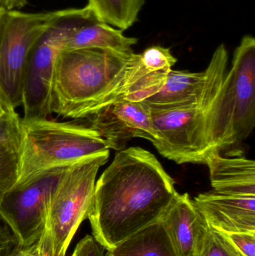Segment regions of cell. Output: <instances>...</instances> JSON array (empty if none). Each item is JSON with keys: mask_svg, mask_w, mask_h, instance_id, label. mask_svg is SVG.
Listing matches in <instances>:
<instances>
[{"mask_svg": "<svg viewBox=\"0 0 255 256\" xmlns=\"http://www.w3.org/2000/svg\"><path fill=\"white\" fill-rule=\"evenodd\" d=\"M144 3L145 0H88L86 6L103 22L124 31L137 21Z\"/></svg>", "mask_w": 255, "mask_h": 256, "instance_id": "cell-18", "label": "cell"}, {"mask_svg": "<svg viewBox=\"0 0 255 256\" xmlns=\"http://www.w3.org/2000/svg\"><path fill=\"white\" fill-rule=\"evenodd\" d=\"M178 192L151 152H118L96 182L88 214L94 238L106 250L160 221Z\"/></svg>", "mask_w": 255, "mask_h": 256, "instance_id": "cell-1", "label": "cell"}, {"mask_svg": "<svg viewBox=\"0 0 255 256\" xmlns=\"http://www.w3.org/2000/svg\"><path fill=\"white\" fill-rule=\"evenodd\" d=\"M28 0H0V7L7 10L20 9L26 6Z\"/></svg>", "mask_w": 255, "mask_h": 256, "instance_id": "cell-25", "label": "cell"}, {"mask_svg": "<svg viewBox=\"0 0 255 256\" xmlns=\"http://www.w3.org/2000/svg\"><path fill=\"white\" fill-rule=\"evenodd\" d=\"M107 251V256H178L160 221Z\"/></svg>", "mask_w": 255, "mask_h": 256, "instance_id": "cell-17", "label": "cell"}, {"mask_svg": "<svg viewBox=\"0 0 255 256\" xmlns=\"http://www.w3.org/2000/svg\"><path fill=\"white\" fill-rule=\"evenodd\" d=\"M7 108H6L5 104H4V102H2L1 98H0V116L4 112L7 111Z\"/></svg>", "mask_w": 255, "mask_h": 256, "instance_id": "cell-28", "label": "cell"}, {"mask_svg": "<svg viewBox=\"0 0 255 256\" xmlns=\"http://www.w3.org/2000/svg\"><path fill=\"white\" fill-rule=\"evenodd\" d=\"M86 120L101 136L109 149L121 150L133 138H143L151 142L157 138L151 110L143 102L116 100Z\"/></svg>", "mask_w": 255, "mask_h": 256, "instance_id": "cell-11", "label": "cell"}, {"mask_svg": "<svg viewBox=\"0 0 255 256\" xmlns=\"http://www.w3.org/2000/svg\"><path fill=\"white\" fill-rule=\"evenodd\" d=\"M18 178L22 188L55 168L109 150L91 126L47 118H21Z\"/></svg>", "mask_w": 255, "mask_h": 256, "instance_id": "cell-3", "label": "cell"}, {"mask_svg": "<svg viewBox=\"0 0 255 256\" xmlns=\"http://www.w3.org/2000/svg\"><path fill=\"white\" fill-rule=\"evenodd\" d=\"M109 150L70 166L60 179L46 212L44 230L37 242L42 256H66L69 245L91 209L96 178Z\"/></svg>", "mask_w": 255, "mask_h": 256, "instance_id": "cell-5", "label": "cell"}, {"mask_svg": "<svg viewBox=\"0 0 255 256\" xmlns=\"http://www.w3.org/2000/svg\"><path fill=\"white\" fill-rule=\"evenodd\" d=\"M176 62L170 49L161 46L147 48L142 54L133 52L100 100L96 112L116 100L142 102L154 96L163 87L168 73Z\"/></svg>", "mask_w": 255, "mask_h": 256, "instance_id": "cell-9", "label": "cell"}, {"mask_svg": "<svg viewBox=\"0 0 255 256\" xmlns=\"http://www.w3.org/2000/svg\"><path fill=\"white\" fill-rule=\"evenodd\" d=\"M123 32L99 19L89 9L87 16L69 34L64 50H101L129 57L138 40L127 37Z\"/></svg>", "mask_w": 255, "mask_h": 256, "instance_id": "cell-14", "label": "cell"}, {"mask_svg": "<svg viewBox=\"0 0 255 256\" xmlns=\"http://www.w3.org/2000/svg\"><path fill=\"white\" fill-rule=\"evenodd\" d=\"M17 246V242L8 227L0 222V256H10Z\"/></svg>", "mask_w": 255, "mask_h": 256, "instance_id": "cell-24", "label": "cell"}, {"mask_svg": "<svg viewBox=\"0 0 255 256\" xmlns=\"http://www.w3.org/2000/svg\"><path fill=\"white\" fill-rule=\"evenodd\" d=\"M195 204L211 228L222 233H255V196L199 194Z\"/></svg>", "mask_w": 255, "mask_h": 256, "instance_id": "cell-12", "label": "cell"}, {"mask_svg": "<svg viewBox=\"0 0 255 256\" xmlns=\"http://www.w3.org/2000/svg\"><path fill=\"white\" fill-rule=\"evenodd\" d=\"M34 245L28 248H20L17 246L9 256H28L32 250Z\"/></svg>", "mask_w": 255, "mask_h": 256, "instance_id": "cell-26", "label": "cell"}, {"mask_svg": "<svg viewBox=\"0 0 255 256\" xmlns=\"http://www.w3.org/2000/svg\"><path fill=\"white\" fill-rule=\"evenodd\" d=\"M229 54L223 44L205 70V82L193 102L164 110H151L160 154L178 164H203L215 150L234 146L221 111Z\"/></svg>", "mask_w": 255, "mask_h": 256, "instance_id": "cell-2", "label": "cell"}, {"mask_svg": "<svg viewBox=\"0 0 255 256\" xmlns=\"http://www.w3.org/2000/svg\"><path fill=\"white\" fill-rule=\"evenodd\" d=\"M205 72L193 73L171 70L158 92L144 100L151 110H164L193 102L205 82Z\"/></svg>", "mask_w": 255, "mask_h": 256, "instance_id": "cell-16", "label": "cell"}, {"mask_svg": "<svg viewBox=\"0 0 255 256\" xmlns=\"http://www.w3.org/2000/svg\"><path fill=\"white\" fill-rule=\"evenodd\" d=\"M130 57L101 50L61 51L52 76V114L74 120L92 116Z\"/></svg>", "mask_w": 255, "mask_h": 256, "instance_id": "cell-4", "label": "cell"}, {"mask_svg": "<svg viewBox=\"0 0 255 256\" xmlns=\"http://www.w3.org/2000/svg\"><path fill=\"white\" fill-rule=\"evenodd\" d=\"M224 234L245 256H255V233L239 232Z\"/></svg>", "mask_w": 255, "mask_h": 256, "instance_id": "cell-22", "label": "cell"}, {"mask_svg": "<svg viewBox=\"0 0 255 256\" xmlns=\"http://www.w3.org/2000/svg\"><path fill=\"white\" fill-rule=\"evenodd\" d=\"M3 10H4V8H3L0 7V19H1V14H2Z\"/></svg>", "mask_w": 255, "mask_h": 256, "instance_id": "cell-29", "label": "cell"}, {"mask_svg": "<svg viewBox=\"0 0 255 256\" xmlns=\"http://www.w3.org/2000/svg\"><path fill=\"white\" fill-rule=\"evenodd\" d=\"M196 256H245L228 238L209 226Z\"/></svg>", "mask_w": 255, "mask_h": 256, "instance_id": "cell-20", "label": "cell"}, {"mask_svg": "<svg viewBox=\"0 0 255 256\" xmlns=\"http://www.w3.org/2000/svg\"><path fill=\"white\" fill-rule=\"evenodd\" d=\"M68 167L51 170L29 184L12 188L0 202V219L7 224L19 248H30L40 240L49 202Z\"/></svg>", "mask_w": 255, "mask_h": 256, "instance_id": "cell-8", "label": "cell"}, {"mask_svg": "<svg viewBox=\"0 0 255 256\" xmlns=\"http://www.w3.org/2000/svg\"><path fill=\"white\" fill-rule=\"evenodd\" d=\"M19 144L13 142H0V202L13 188L18 178Z\"/></svg>", "mask_w": 255, "mask_h": 256, "instance_id": "cell-19", "label": "cell"}, {"mask_svg": "<svg viewBox=\"0 0 255 256\" xmlns=\"http://www.w3.org/2000/svg\"><path fill=\"white\" fill-rule=\"evenodd\" d=\"M105 250L94 236L88 234L77 244L71 256H106Z\"/></svg>", "mask_w": 255, "mask_h": 256, "instance_id": "cell-23", "label": "cell"}, {"mask_svg": "<svg viewBox=\"0 0 255 256\" xmlns=\"http://www.w3.org/2000/svg\"><path fill=\"white\" fill-rule=\"evenodd\" d=\"M21 117L13 109H7L0 116V142H13L19 144Z\"/></svg>", "mask_w": 255, "mask_h": 256, "instance_id": "cell-21", "label": "cell"}, {"mask_svg": "<svg viewBox=\"0 0 255 256\" xmlns=\"http://www.w3.org/2000/svg\"><path fill=\"white\" fill-rule=\"evenodd\" d=\"M205 164L214 192L224 195L255 196V162L245 158H227L212 152Z\"/></svg>", "mask_w": 255, "mask_h": 256, "instance_id": "cell-15", "label": "cell"}, {"mask_svg": "<svg viewBox=\"0 0 255 256\" xmlns=\"http://www.w3.org/2000/svg\"><path fill=\"white\" fill-rule=\"evenodd\" d=\"M28 256H42L39 254L38 248H37V242L33 246L32 250Z\"/></svg>", "mask_w": 255, "mask_h": 256, "instance_id": "cell-27", "label": "cell"}, {"mask_svg": "<svg viewBox=\"0 0 255 256\" xmlns=\"http://www.w3.org/2000/svg\"><path fill=\"white\" fill-rule=\"evenodd\" d=\"M56 10L25 13L4 9L0 19V98L7 109L22 105V82L33 46Z\"/></svg>", "mask_w": 255, "mask_h": 256, "instance_id": "cell-7", "label": "cell"}, {"mask_svg": "<svg viewBox=\"0 0 255 256\" xmlns=\"http://www.w3.org/2000/svg\"><path fill=\"white\" fill-rule=\"evenodd\" d=\"M233 116L235 143L250 136L255 126V39L247 34L234 54L224 80Z\"/></svg>", "mask_w": 255, "mask_h": 256, "instance_id": "cell-10", "label": "cell"}, {"mask_svg": "<svg viewBox=\"0 0 255 256\" xmlns=\"http://www.w3.org/2000/svg\"><path fill=\"white\" fill-rule=\"evenodd\" d=\"M160 221L178 256H196L209 230L188 194H178Z\"/></svg>", "mask_w": 255, "mask_h": 256, "instance_id": "cell-13", "label": "cell"}, {"mask_svg": "<svg viewBox=\"0 0 255 256\" xmlns=\"http://www.w3.org/2000/svg\"><path fill=\"white\" fill-rule=\"evenodd\" d=\"M88 12L87 6L56 10L53 20L33 46L22 82V118H47L52 115L51 91L55 62L69 34Z\"/></svg>", "mask_w": 255, "mask_h": 256, "instance_id": "cell-6", "label": "cell"}]
</instances>
